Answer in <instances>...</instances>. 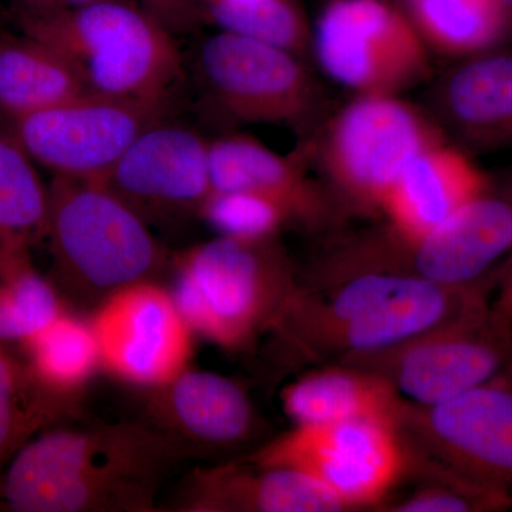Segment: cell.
Returning a JSON list of instances; mask_svg holds the SVG:
<instances>
[{
    "instance_id": "obj_29",
    "label": "cell",
    "mask_w": 512,
    "mask_h": 512,
    "mask_svg": "<svg viewBox=\"0 0 512 512\" xmlns=\"http://www.w3.org/2000/svg\"><path fill=\"white\" fill-rule=\"evenodd\" d=\"M404 446V444H403ZM406 468L426 483L407 497L392 504H383L389 512H480L503 511L512 507L510 498L481 487L429 458L404 446Z\"/></svg>"
},
{
    "instance_id": "obj_32",
    "label": "cell",
    "mask_w": 512,
    "mask_h": 512,
    "mask_svg": "<svg viewBox=\"0 0 512 512\" xmlns=\"http://www.w3.org/2000/svg\"><path fill=\"white\" fill-rule=\"evenodd\" d=\"M96 2L100 0H9L15 16L46 15V13L82 8Z\"/></svg>"
},
{
    "instance_id": "obj_30",
    "label": "cell",
    "mask_w": 512,
    "mask_h": 512,
    "mask_svg": "<svg viewBox=\"0 0 512 512\" xmlns=\"http://www.w3.org/2000/svg\"><path fill=\"white\" fill-rule=\"evenodd\" d=\"M198 215L220 237L248 242L274 239L279 229L293 222L279 202L251 191H212Z\"/></svg>"
},
{
    "instance_id": "obj_23",
    "label": "cell",
    "mask_w": 512,
    "mask_h": 512,
    "mask_svg": "<svg viewBox=\"0 0 512 512\" xmlns=\"http://www.w3.org/2000/svg\"><path fill=\"white\" fill-rule=\"evenodd\" d=\"M427 46L468 57L510 37V15L500 0H396Z\"/></svg>"
},
{
    "instance_id": "obj_2",
    "label": "cell",
    "mask_w": 512,
    "mask_h": 512,
    "mask_svg": "<svg viewBox=\"0 0 512 512\" xmlns=\"http://www.w3.org/2000/svg\"><path fill=\"white\" fill-rule=\"evenodd\" d=\"M495 282L497 272L463 286L367 272L320 288L299 285L272 329L302 359L338 365L485 308Z\"/></svg>"
},
{
    "instance_id": "obj_28",
    "label": "cell",
    "mask_w": 512,
    "mask_h": 512,
    "mask_svg": "<svg viewBox=\"0 0 512 512\" xmlns=\"http://www.w3.org/2000/svg\"><path fill=\"white\" fill-rule=\"evenodd\" d=\"M222 32L281 47L301 57L312 49V30L293 0H201Z\"/></svg>"
},
{
    "instance_id": "obj_20",
    "label": "cell",
    "mask_w": 512,
    "mask_h": 512,
    "mask_svg": "<svg viewBox=\"0 0 512 512\" xmlns=\"http://www.w3.org/2000/svg\"><path fill=\"white\" fill-rule=\"evenodd\" d=\"M488 191V178L467 151L443 141L406 165L382 211L394 234L419 238Z\"/></svg>"
},
{
    "instance_id": "obj_24",
    "label": "cell",
    "mask_w": 512,
    "mask_h": 512,
    "mask_svg": "<svg viewBox=\"0 0 512 512\" xmlns=\"http://www.w3.org/2000/svg\"><path fill=\"white\" fill-rule=\"evenodd\" d=\"M29 245L0 241V346H25L64 313L56 285L32 265Z\"/></svg>"
},
{
    "instance_id": "obj_27",
    "label": "cell",
    "mask_w": 512,
    "mask_h": 512,
    "mask_svg": "<svg viewBox=\"0 0 512 512\" xmlns=\"http://www.w3.org/2000/svg\"><path fill=\"white\" fill-rule=\"evenodd\" d=\"M37 379L57 393L73 396L101 367L99 340L92 322L63 313L23 346Z\"/></svg>"
},
{
    "instance_id": "obj_26",
    "label": "cell",
    "mask_w": 512,
    "mask_h": 512,
    "mask_svg": "<svg viewBox=\"0 0 512 512\" xmlns=\"http://www.w3.org/2000/svg\"><path fill=\"white\" fill-rule=\"evenodd\" d=\"M49 187L16 133L0 111V241L32 242L45 235Z\"/></svg>"
},
{
    "instance_id": "obj_36",
    "label": "cell",
    "mask_w": 512,
    "mask_h": 512,
    "mask_svg": "<svg viewBox=\"0 0 512 512\" xmlns=\"http://www.w3.org/2000/svg\"><path fill=\"white\" fill-rule=\"evenodd\" d=\"M494 308V306H493ZM495 309V308H494ZM495 311H498L500 313H503V315L507 316L508 319L512 320V303L510 306H507V308L504 309H495Z\"/></svg>"
},
{
    "instance_id": "obj_19",
    "label": "cell",
    "mask_w": 512,
    "mask_h": 512,
    "mask_svg": "<svg viewBox=\"0 0 512 512\" xmlns=\"http://www.w3.org/2000/svg\"><path fill=\"white\" fill-rule=\"evenodd\" d=\"M436 109L464 151L512 146V50L458 63L437 86Z\"/></svg>"
},
{
    "instance_id": "obj_34",
    "label": "cell",
    "mask_w": 512,
    "mask_h": 512,
    "mask_svg": "<svg viewBox=\"0 0 512 512\" xmlns=\"http://www.w3.org/2000/svg\"><path fill=\"white\" fill-rule=\"evenodd\" d=\"M498 194L503 195V197L512 202V170L505 175L503 185H501V190Z\"/></svg>"
},
{
    "instance_id": "obj_8",
    "label": "cell",
    "mask_w": 512,
    "mask_h": 512,
    "mask_svg": "<svg viewBox=\"0 0 512 512\" xmlns=\"http://www.w3.org/2000/svg\"><path fill=\"white\" fill-rule=\"evenodd\" d=\"M512 249V202L488 191L419 238L384 228L353 239L349 261L356 274L413 276L434 284H476L494 274Z\"/></svg>"
},
{
    "instance_id": "obj_22",
    "label": "cell",
    "mask_w": 512,
    "mask_h": 512,
    "mask_svg": "<svg viewBox=\"0 0 512 512\" xmlns=\"http://www.w3.org/2000/svg\"><path fill=\"white\" fill-rule=\"evenodd\" d=\"M92 92L70 57L25 33L0 32V111L10 119Z\"/></svg>"
},
{
    "instance_id": "obj_1",
    "label": "cell",
    "mask_w": 512,
    "mask_h": 512,
    "mask_svg": "<svg viewBox=\"0 0 512 512\" xmlns=\"http://www.w3.org/2000/svg\"><path fill=\"white\" fill-rule=\"evenodd\" d=\"M191 457L150 424L49 427L0 474L16 512H147L174 468Z\"/></svg>"
},
{
    "instance_id": "obj_16",
    "label": "cell",
    "mask_w": 512,
    "mask_h": 512,
    "mask_svg": "<svg viewBox=\"0 0 512 512\" xmlns=\"http://www.w3.org/2000/svg\"><path fill=\"white\" fill-rule=\"evenodd\" d=\"M148 390V424L190 456L239 450L258 433L248 394L217 373L187 367L170 382Z\"/></svg>"
},
{
    "instance_id": "obj_18",
    "label": "cell",
    "mask_w": 512,
    "mask_h": 512,
    "mask_svg": "<svg viewBox=\"0 0 512 512\" xmlns=\"http://www.w3.org/2000/svg\"><path fill=\"white\" fill-rule=\"evenodd\" d=\"M212 191H251L271 198L308 229L328 227L339 205L328 190L311 180L299 157H282L248 136L210 141Z\"/></svg>"
},
{
    "instance_id": "obj_9",
    "label": "cell",
    "mask_w": 512,
    "mask_h": 512,
    "mask_svg": "<svg viewBox=\"0 0 512 512\" xmlns=\"http://www.w3.org/2000/svg\"><path fill=\"white\" fill-rule=\"evenodd\" d=\"M312 50L333 82L359 94H399L427 79V45L396 0H329Z\"/></svg>"
},
{
    "instance_id": "obj_7",
    "label": "cell",
    "mask_w": 512,
    "mask_h": 512,
    "mask_svg": "<svg viewBox=\"0 0 512 512\" xmlns=\"http://www.w3.org/2000/svg\"><path fill=\"white\" fill-rule=\"evenodd\" d=\"M443 141L439 124L396 94H359L330 121L320 158L339 198L382 211L406 165Z\"/></svg>"
},
{
    "instance_id": "obj_17",
    "label": "cell",
    "mask_w": 512,
    "mask_h": 512,
    "mask_svg": "<svg viewBox=\"0 0 512 512\" xmlns=\"http://www.w3.org/2000/svg\"><path fill=\"white\" fill-rule=\"evenodd\" d=\"M175 507L194 512L348 511L332 491L301 471L248 460L192 471Z\"/></svg>"
},
{
    "instance_id": "obj_14",
    "label": "cell",
    "mask_w": 512,
    "mask_h": 512,
    "mask_svg": "<svg viewBox=\"0 0 512 512\" xmlns=\"http://www.w3.org/2000/svg\"><path fill=\"white\" fill-rule=\"evenodd\" d=\"M90 322L101 367L124 382L153 389L188 367L192 330L173 293L151 281L114 292L100 302Z\"/></svg>"
},
{
    "instance_id": "obj_11",
    "label": "cell",
    "mask_w": 512,
    "mask_h": 512,
    "mask_svg": "<svg viewBox=\"0 0 512 512\" xmlns=\"http://www.w3.org/2000/svg\"><path fill=\"white\" fill-rule=\"evenodd\" d=\"M197 74L211 103L241 123L308 128L322 109L299 56L222 30L198 50Z\"/></svg>"
},
{
    "instance_id": "obj_5",
    "label": "cell",
    "mask_w": 512,
    "mask_h": 512,
    "mask_svg": "<svg viewBox=\"0 0 512 512\" xmlns=\"http://www.w3.org/2000/svg\"><path fill=\"white\" fill-rule=\"evenodd\" d=\"M298 286L274 239L218 237L181 256L173 296L192 332L239 349L272 329Z\"/></svg>"
},
{
    "instance_id": "obj_4",
    "label": "cell",
    "mask_w": 512,
    "mask_h": 512,
    "mask_svg": "<svg viewBox=\"0 0 512 512\" xmlns=\"http://www.w3.org/2000/svg\"><path fill=\"white\" fill-rule=\"evenodd\" d=\"M45 237L60 284L90 301L150 281L165 262L147 221L109 188L90 181L55 177Z\"/></svg>"
},
{
    "instance_id": "obj_33",
    "label": "cell",
    "mask_w": 512,
    "mask_h": 512,
    "mask_svg": "<svg viewBox=\"0 0 512 512\" xmlns=\"http://www.w3.org/2000/svg\"><path fill=\"white\" fill-rule=\"evenodd\" d=\"M500 291H498L497 302L494 303L495 309H504L512 303V249L507 259L498 266L497 269V282Z\"/></svg>"
},
{
    "instance_id": "obj_6",
    "label": "cell",
    "mask_w": 512,
    "mask_h": 512,
    "mask_svg": "<svg viewBox=\"0 0 512 512\" xmlns=\"http://www.w3.org/2000/svg\"><path fill=\"white\" fill-rule=\"evenodd\" d=\"M338 365L382 377L403 402H447L511 372L512 320L488 305L402 345Z\"/></svg>"
},
{
    "instance_id": "obj_15",
    "label": "cell",
    "mask_w": 512,
    "mask_h": 512,
    "mask_svg": "<svg viewBox=\"0 0 512 512\" xmlns=\"http://www.w3.org/2000/svg\"><path fill=\"white\" fill-rule=\"evenodd\" d=\"M99 184L146 221L198 215L212 192L210 141L192 128L157 121Z\"/></svg>"
},
{
    "instance_id": "obj_10",
    "label": "cell",
    "mask_w": 512,
    "mask_h": 512,
    "mask_svg": "<svg viewBox=\"0 0 512 512\" xmlns=\"http://www.w3.org/2000/svg\"><path fill=\"white\" fill-rule=\"evenodd\" d=\"M404 446L512 501V375L431 406L403 402Z\"/></svg>"
},
{
    "instance_id": "obj_3",
    "label": "cell",
    "mask_w": 512,
    "mask_h": 512,
    "mask_svg": "<svg viewBox=\"0 0 512 512\" xmlns=\"http://www.w3.org/2000/svg\"><path fill=\"white\" fill-rule=\"evenodd\" d=\"M15 18L20 32L70 57L92 92L170 106L183 72L181 53L170 28L146 6L100 0L82 8Z\"/></svg>"
},
{
    "instance_id": "obj_38",
    "label": "cell",
    "mask_w": 512,
    "mask_h": 512,
    "mask_svg": "<svg viewBox=\"0 0 512 512\" xmlns=\"http://www.w3.org/2000/svg\"><path fill=\"white\" fill-rule=\"evenodd\" d=\"M200 2H201V0H200Z\"/></svg>"
},
{
    "instance_id": "obj_25",
    "label": "cell",
    "mask_w": 512,
    "mask_h": 512,
    "mask_svg": "<svg viewBox=\"0 0 512 512\" xmlns=\"http://www.w3.org/2000/svg\"><path fill=\"white\" fill-rule=\"evenodd\" d=\"M72 406L73 396L49 389L28 363L0 346V474L20 448L67 416Z\"/></svg>"
},
{
    "instance_id": "obj_31",
    "label": "cell",
    "mask_w": 512,
    "mask_h": 512,
    "mask_svg": "<svg viewBox=\"0 0 512 512\" xmlns=\"http://www.w3.org/2000/svg\"><path fill=\"white\" fill-rule=\"evenodd\" d=\"M144 3L170 29L192 26L201 13L198 0H144Z\"/></svg>"
},
{
    "instance_id": "obj_37",
    "label": "cell",
    "mask_w": 512,
    "mask_h": 512,
    "mask_svg": "<svg viewBox=\"0 0 512 512\" xmlns=\"http://www.w3.org/2000/svg\"><path fill=\"white\" fill-rule=\"evenodd\" d=\"M512 36V15H511V22H510V37Z\"/></svg>"
},
{
    "instance_id": "obj_13",
    "label": "cell",
    "mask_w": 512,
    "mask_h": 512,
    "mask_svg": "<svg viewBox=\"0 0 512 512\" xmlns=\"http://www.w3.org/2000/svg\"><path fill=\"white\" fill-rule=\"evenodd\" d=\"M167 107L87 92L12 119L23 146L55 177L100 183Z\"/></svg>"
},
{
    "instance_id": "obj_12",
    "label": "cell",
    "mask_w": 512,
    "mask_h": 512,
    "mask_svg": "<svg viewBox=\"0 0 512 512\" xmlns=\"http://www.w3.org/2000/svg\"><path fill=\"white\" fill-rule=\"evenodd\" d=\"M247 460L301 471L355 510L384 503L404 476L406 451L397 427L379 421H338L295 426Z\"/></svg>"
},
{
    "instance_id": "obj_35",
    "label": "cell",
    "mask_w": 512,
    "mask_h": 512,
    "mask_svg": "<svg viewBox=\"0 0 512 512\" xmlns=\"http://www.w3.org/2000/svg\"><path fill=\"white\" fill-rule=\"evenodd\" d=\"M501 5L504 6V9L507 10L508 15H510V22H511V15H512V0H500Z\"/></svg>"
},
{
    "instance_id": "obj_21",
    "label": "cell",
    "mask_w": 512,
    "mask_h": 512,
    "mask_svg": "<svg viewBox=\"0 0 512 512\" xmlns=\"http://www.w3.org/2000/svg\"><path fill=\"white\" fill-rule=\"evenodd\" d=\"M400 404L382 377L346 365L315 370L282 392V407L295 426L362 420L397 427Z\"/></svg>"
}]
</instances>
